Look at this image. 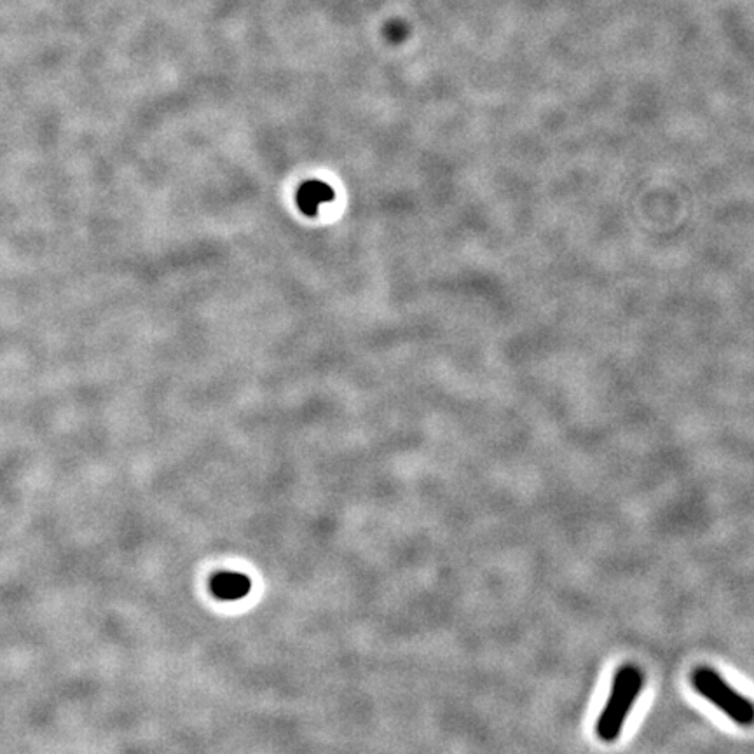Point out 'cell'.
<instances>
[{"mask_svg":"<svg viewBox=\"0 0 754 754\" xmlns=\"http://www.w3.org/2000/svg\"><path fill=\"white\" fill-rule=\"evenodd\" d=\"M643 686L645 674L638 665L624 664L618 669L611 683L608 700L597 718L596 734L601 741H617Z\"/></svg>","mask_w":754,"mask_h":754,"instance_id":"obj_1","label":"cell"},{"mask_svg":"<svg viewBox=\"0 0 754 754\" xmlns=\"http://www.w3.org/2000/svg\"><path fill=\"white\" fill-rule=\"evenodd\" d=\"M692 685L697 692L718 707L721 713L741 727H753L754 704L737 692L713 667L700 665L692 672Z\"/></svg>","mask_w":754,"mask_h":754,"instance_id":"obj_2","label":"cell"},{"mask_svg":"<svg viewBox=\"0 0 754 754\" xmlns=\"http://www.w3.org/2000/svg\"><path fill=\"white\" fill-rule=\"evenodd\" d=\"M250 580L236 571H220L210 582L213 596L220 601H238L250 592Z\"/></svg>","mask_w":754,"mask_h":754,"instance_id":"obj_3","label":"cell"},{"mask_svg":"<svg viewBox=\"0 0 754 754\" xmlns=\"http://www.w3.org/2000/svg\"><path fill=\"white\" fill-rule=\"evenodd\" d=\"M334 198V192L320 180H309L297 192V205L306 215H316L325 203Z\"/></svg>","mask_w":754,"mask_h":754,"instance_id":"obj_4","label":"cell"}]
</instances>
